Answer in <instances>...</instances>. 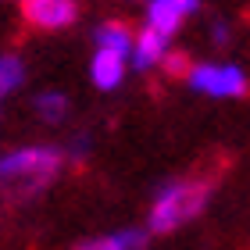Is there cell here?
<instances>
[{
    "label": "cell",
    "mask_w": 250,
    "mask_h": 250,
    "mask_svg": "<svg viewBox=\"0 0 250 250\" xmlns=\"http://www.w3.org/2000/svg\"><path fill=\"white\" fill-rule=\"evenodd\" d=\"M75 15H79L75 0H21V18L43 32L68 29L75 21Z\"/></svg>",
    "instance_id": "obj_4"
},
{
    "label": "cell",
    "mask_w": 250,
    "mask_h": 250,
    "mask_svg": "<svg viewBox=\"0 0 250 250\" xmlns=\"http://www.w3.org/2000/svg\"><path fill=\"white\" fill-rule=\"evenodd\" d=\"M214 43H218V47H225V43H229V25H225L222 18L214 21Z\"/></svg>",
    "instance_id": "obj_13"
},
{
    "label": "cell",
    "mask_w": 250,
    "mask_h": 250,
    "mask_svg": "<svg viewBox=\"0 0 250 250\" xmlns=\"http://www.w3.org/2000/svg\"><path fill=\"white\" fill-rule=\"evenodd\" d=\"M165 72L168 75H172V79H183V75H189L193 72V61H189V54H183V50H172V54H168V58H165Z\"/></svg>",
    "instance_id": "obj_12"
},
{
    "label": "cell",
    "mask_w": 250,
    "mask_h": 250,
    "mask_svg": "<svg viewBox=\"0 0 250 250\" xmlns=\"http://www.w3.org/2000/svg\"><path fill=\"white\" fill-rule=\"evenodd\" d=\"M93 43H97V50H111V54H122V58H132L136 36L122 21H104V25H97V32H93Z\"/></svg>",
    "instance_id": "obj_9"
},
{
    "label": "cell",
    "mask_w": 250,
    "mask_h": 250,
    "mask_svg": "<svg viewBox=\"0 0 250 250\" xmlns=\"http://www.w3.org/2000/svg\"><path fill=\"white\" fill-rule=\"evenodd\" d=\"M200 0H150L146 4V25L172 40L189 15H197Z\"/></svg>",
    "instance_id": "obj_5"
},
{
    "label": "cell",
    "mask_w": 250,
    "mask_h": 250,
    "mask_svg": "<svg viewBox=\"0 0 250 250\" xmlns=\"http://www.w3.org/2000/svg\"><path fill=\"white\" fill-rule=\"evenodd\" d=\"M211 197V179H172L157 189V197L150 204V218L146 229L150 232H172L183 222L197 218L204 211V204Z\"/></svg>",
    "instance_id": "obj_1"
},
{
    "label": "cell",
    "mask_w": 250,
    "mask_h": 250,
    "mask_svg": "<svg viewBox=\"0 0 250 250\" xmlns=\"http://www.w3.org/2000/svg\"><path fill=\"white\" fill-rule=\"evenodd\" d=\"M32 107H36V115L43 122H61L68 115V97L58 93V89H47V93H40L36 100H32Z\"/></svg>",
    "instance_id": "obj_11"
},
{
    "label": "cell",
    "mask_w": 250,
    "mask_h": 250,
    "mask_svg": "<svg viewBox=\"0 0 250 250\" xmlns=\"http://www.w3.org/2000/svg\"><path fill=\"white\" fill-rule=\"evenodd\" d=\"M168 36H161V32H154L150 25H143L140 32H136V47H132V68L136 72H150V68H161L165 58H168Z\"/></svg>",
    "instance_id": "obj_6"
},
{
    "label": "cell",
    "mask_w": 250,
    "mask_h": 250,
    "mask_svg": "<svg viewBox=\"0 0 250 250\" xmlns=\"http://www.w3.org/2000/svg\"><path fill=\"white\" fill-rule=\"evenodd\" d=\"M64 165V150L58 146H18L0 157V175L4 183H25V193H36L61 172Z\"/></svg>",
    "instance_id": "obj_2"
},
{
    "label": "cell",
    "mask_w": 250,
    "mask_h": 250,
    "mask_svg": "<svg viewBox=\"0 0 250 250\" xmlns=\"http://www.w3.org/2000/svg\"><path fill=\"white\" fill-rule=\"evenodd\" d=\"M186 83H189V89H197V93H204V97H243L247 86H250L243 68H236V64H211V61L193 64Z\"/></svg>",
    "instance_id": "obj_3"
},
{
    "label": "cell",
    "mask_w": 250,
    "mask_h": 250,
    "mask_svg": "<svg viewBox=\"0 0 250 250\" xmlns=\"http://www.w3.org/2000/svg\"><path fill=\"white\" fill-rule=\"evenodd\" d=\"M125 61L122 54H111V50H93V61H89V79H93L97 89H118L122 79H125Z\"/></svg>",
    "instance_id": "obj_7"
},
{
    "label": "cell",
    "mask_w": 250,
    "mask_h": 250,
    "mask_svg": "<svg viewBox=\"0 0 250 250\" xmlns=\"http://www.w3.org/2000/svg\"><path fill=\"white\" fill-rule=\"evenodd\" d=\"M150 229H118L107 236H97V240H83L75 250H143Z\"/></svg>",
    "instance_id": "obj_8"
},
{
    "label": "cell",
    "mask_w": 250,
    "mask_h": 250,
    "mask_svg": "<svg viewBox=\"0 0 250 250\" xmlns=\"http://www.w3.org/2000/svg\"><path fill=\"white\" fill-rule=\"evenodd\" d=\"M21 83H25V64H21L18 54H4L0 58V93L11 97L15 89H21Z\"/></svg>",
    "instance_id": "obj_10"
}]
</instances>
